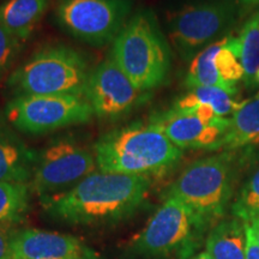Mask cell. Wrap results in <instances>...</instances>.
Returning a JSON list of instances; mask_svg holds the SVG:
<instances>
[{
  "instance_id": "obj_1",
  "label": "cell",
  "mask_w": 259,
  "mask_h": 259,
  "mask_svg": "<svg viewBox=\"0 0 259 259\" xmlns=\"http://www.w3.org/2000/svg\"><path fill=\"white\" fill-rule=\"evenodd\" d=\"M149 189V178L95 170L67 192L41 202L47 215L58 222L109 226L135 215Z\"/></svg>"
},
{
  "instance_id": "obj_2",
  "label": "cell",
  "mask_w": 259,
  "mask_h": 259,
  "mask_svg": "<svg viewBox=\"0 0 259 259\" xmlns=\"http://www.w3.org/2000/svg\"><path fill=\"white\" fill-rule=\"evenodd\" d=\"M93 151L99 170L149 179L166 176L184 157L183 149L151 122H134L102 135Z\"/></svg>"
},
{
  "instance_id": "obj_3",
  "label": "cell",
  "mask_w": 259,
  "mask_h": 259,
  "mask_svg": "<svg viewBox=\"0 0 259 259\" xmlns=\"http://www.w3.org/2000/svg\"><path fill=\"white\" fill-rule=\"evenodd\" d=\"M109 57L142 92L150 93L167 82L171 46L153 10L132 12L112 44Z\"/></svg>"
},
{
  "instance_id": "obj_4",
  "label": "cell",
  "mask_w": 259,
  "mask_h": 259,
  "mask_svg": "<svg viewBox=\"0 0 259 259\" xmlns=\"http://www.w3.org/2000/svg\"><path fill=\"white\" fill-rule=\"evenodd\" d=\"M88 58L76 48L53 44L40 48L8 78L16 96L76 95L84 97L90 72Z\"/></svg>"
},
{
  "instance_id": "obj_5",
  "label": "cell",
  "mask_w": 259,
  "mask_h": 259,
  "mask_svg": "<svg viewBox=\"0 0 259 259\" xmlns=\"http://www.w3.org/2000/svg\"><path fill=\"white\" fill-rule=\"evenodd\" d=\"M250 8L240 0H192L167 15V38L181 59L191 61L231 34Z\"/></svg>"
},
{
  "instance_id": "obj_6",
  "label": "cell",
  "mask_w": 259,
  "mask_h": 259,
  "mask_svg": "<svg viewBox=\"0 0 259 259\" xmlns=\"http://www.w3.org/2000/svg\"><path fill=\"white\" fill-rule=\"evenodd\" d=\"M236 157L233 151L193 161L169 186L167 196L176 197L209 225L227 211L234 192Z\"/></svg>"
},
{
  "instance_id": "obj_7",
  "label": "cell",
  "mask_w": 259,
  "mask_h": 259,
  "mask_svg": "<svg viewBox=\"0 0 259 259\" xmlns=\"http://www.w3.org/2000/svg\"><path fill=\"white\" fill-rule=\"evenodd\" d=\"M210 225L176 197L166 196L134 242L136 253L147 258L193 253Z\"/></svg>"
},
{
  "instance_id": "obj_8",
  "label": "cell",
  "mask_w": 259,
  "mask_h": 259,
  "mask_svg": "<svg viewBox=\"0 0 259 259\" xmlns=\"http://www.w3.org/2000/svg\"><path fill=\"white\" fill-rule=\"evenodd\" d=\"M134 10V0H57L54 21L77 41L92 47L112 45Z\"/></svg>"
},
{
  "instance_id": "obj_9",
  "label": "cell",
  "mask_w": 259,
  "mask_h": 259,
  "mask_svg": "<svg viewBox=\"0 0 259 259\" xmlns=\"http://www.w3.org/2000/svg\"><path fill=\"white\" fill-rule=\"evenodd\" d=\"M94 151L72 136H60L37 151L30 181L41 200L65 193L96 170Z\"/></svg>"
},
{
  "instance_id": "obj_10",
  "label": "cell",
  "mask_w": 259,
  "mask_h": 259,
  "mask_svg": "<svg viewBox=\"0 0 259 259\" xmlns=\"http://www.w3.org/2000/svg\"><path fill=\"white\" fill-rule=\"evenodd\" d=\"M5 114L16 130L29 136L87 124L94 116L88 101L76 95L16 96L6 105Z\"/></svg>"
},
{
  "instance_id": "obj_11",
  "label": "cell",
  "mask_w": 259,
  "mask_h": 259,
  "mask_svg": "<svg viewBox=\"0 0 259 259\" xmlns=\"http://www.w3.org/2000/svg\"><path fill=\"white\" fill-rule=\"evenodd\" d=\"M84 99L94 116L102 120H119L131 114L149 99V93L139 90L111 57L93 67Z\"/></svg>"
},
{
  "instance_id": "obj_12",
  "label": "cell",
  "mask_w": 259,
  "mask_h": 259,
  "mask_svg": "<svg viewBox=\"0 0 259 259\" xmlns=\"http://www.w3.org/2000/svg\"><path fill=\"white\" fill-rule=\"evenodd\" d=\"M168 138L183 149L215 151L225 145L229 118H222L208 106H197L189 111L168 109L149 119Z\"/></svg>"
},
{
  "instance_id": "obj_13",
  "label": "cell",
  "mask_w": 259,
  "mask_h": 259,
  "mask_svg": "<svg viewBox=\"0 0 259 259\" xmlns=\"http://www.w3.org/2000/svg\"><path fill=\"white\" fill-rule=\"evenodd\" d=\"M240 80H244V67L239 57L238 37L228 34L190 61L184 83L189 89L213 87L236 95Z\"/></svg>"
},
{
  "instance_id": "obj_14",
  "label": "cell",
  "mask_w": 259,
  "mask_h": 259,
  "mask_svg": "<svg viewBox=\"0 0 259 259\" xmlns=\"http://www.w3.org/2000/svg\"><path fill=\"white\" fill-rule=\"evenodd\" d=\"M12 259H95L72 235L23 229L11 234Z\"/></svg>"
},
{
  "instance_id": "obj_15",
  "label": "cell",
  "mask_w": 259,
  "mask_h": 259,
  "mask_svg": "<svg viewBox=\"0 0 259 259\" xmlns=\"http://www.w3.org/2000/svg\"><path fill=\"white\" fill-rule=\"evenodd\" d=\"M37 151L4 128L0 132V183L30 184Z\"/></svg>"
},
{
  "instance_id": "obj_16",
  "label": "cell",
  "mask_w": 259,
  "mask_h": 259,
  "mask_svg": "<svg viewBox=\"0 0 259 259\" xmlns=\"http://www.w3.org/2000/svg\"><path fill=\"white\" fill-rule=\"evenodd\" d=\"M50 5L51 0H6L0 4V27L19 44H24L31 37Z\"/></svg>"
},
{
  "instance_id": "obj_17",
  "label": "cell",
  "mask_w": 259,
  "mask_h": 259,
  "mask_svg": "<svg viewBox=\"0 0 259 259\" xmlns=\"http://www.w3.org/2000/svg\"><path fill=\"white\" fill-rule=\"evenodd\" d=\"M259 145V95L242 101L229 118L223 150Z\"/></svg>"
},
{
  "instance_id": "obj_18",
  "label": "cell",
  "mask_w": 259,
  "mask_h": 259,
  "mask_svg": "<svg viewBox=\"0 0 259 259\" xmlns=\"http://www.w3.org/2000/svg\"><path fill=\"white\" fill-rule=\"evenodd\" d=\"M205 248L213 259H246L244 222L235 218L219 222L210 231Z\"/></svg>"
},
{
  "instance_id": "obj_19",
  "label": "cell",
  "mask_w": 259,
  "mask_h": 259,
  "mask_svg": "<svg viewBox=\"0 0 259 259\" xmlns=\"http://www.w3.org/2000/svg\"><path fill=\"white\" fill-rule=\"evenodd\" d=\"M234 94L226 92L221 88L213 87H198L189 89L185 95L174 101L171 109L176 111H189L197 106L211 107L213 112L222 118H229L241 102L234 99Z\"/></svg>"
},
{
  "instance_id": "obj_20",
  "label": "cell",
  "mask_w": 259,
  "mask_h": 259,
  "mask_svg": "<svg viewBox=\"0 0 259 259\" xmlns=\"http://www.w3.org/2000/svg\"><path fill=\"white\" fill-rule=\"evenodd\" d=\"M236 37L239 57L244 67V83L251 88L257 83L255 77L259 71V9L245 19Z\"/></svg>"
},
{
  "instance_id": "obj_21",
  "label": "cell",
  "mask_w": 259,
  "mask_h": 259,
  "mask_svg": "<svg viewBox=\"0 0 259 259\" xmlns=\"http://www.w3.org/2000/svg\"><path fill=\"white\" fill-rule=\"evenodd\" d=\"M31 193L30 184L0 183V225L22 221L30 208Z\"/></svg>"
},
{
  "instance_id": "obj_22",
  "label": "cell",
  "mask_w": 259,
  "mask_h": 259,
  "mask_svg": "<svg viewBox=\"0 0 259 259\" xmlns=\"http://www.w3.org/2000/svg\"><path fill=\"white\" fill-rule=\"evenodd\" d=\"M232 213L242 222H251L259 215V169L241 187L232 204Z\"/></svg>"
},
{
  "instance_id": "obj_23",
  "label": "cell",
  "mask_w": 259,
  "mask_h": 259,
  "mask_svg": "<svg viewBox=\"0 0 259 259\" xmlns=\"http://www.w3.org/2000/svg\"><path fill=\"white\" fill-rule=\"evenodd\" d=\"M21 45L4 28L0 27V78L14 65L21 50Z\"/></svg>"
},
{
  "instance_id": "obj_24",
  "label": "cell",
  "mask_w": 259,
  "mask_h": 259,
  "mask_svg": "<svg viewBox=\"0 0 259 259\" xmlns=\"http://www.w3.org/2000/svg\"><path fill=\"white\" fill-rule=\"evenodd\" d=\"M246 235V259H259V244L248 222H244Z\"/></svg>"
},
{
  "instance_id": "obj_25",
  "label": "cell",
  "mask_w": 259,
  "mask_h": 259,
  "mask_svg": "<svg viewBox=\"0 0 259 259\" xmlns=\"http://www.w3.org/2000/svg\"><path fill=\"white\" fill-rule=\"evenodd\" d=\"M11 234L8 226L0 225V259H12Z\"/></svg>"
},
{
  "instance_id": "obj_26",
  "label": "cell",
  "mask_w": 259,
  "mask_h": 259,
  "mask_svg": "<svg viewBox=\"0 0 259 259\" xmlns=\"http://www.w3.org/2000/svg\"><path fill=\"white\" fill-rule=\"evenodd\" d=\"M248 223H250L252 232H253V234H254L255 240H257V242L259 244V215L255 216V218Z\"/></svg>"
},
{
  "instance_id": "obj_27",
  "label": "cell",
  "mask_w": 259,
  "mask_h": 259,
  "mask_svg": "<svg viewBox=\"0 0 259 259\" xmlns=\"http://www.w3.org/2000/svg\"><path fill=\"white\" fill-rule=\"evenodd\" d=\"M191 259H213V258L208 253V252L204 251V252H200V253H198V254H196Z\"/></svg>"
},
{
  "instance_id": "obj_28",
  "label": "cell",
  "mask_w": 259,
  "mask_h": 259,
  "mask_svg": "<svg viewBox=\"0 0 259 259\" xmlns=\"http://www.w3.org/2000/svg\"><path fill=\"white\" fill-rule=\"evenodd\" d=\"M240 2H242V3H244V4L248 5V6L259 5V0H240Z\"/></svg>"
},
{
  "instance_id": "obj_29",
  "label": "cell",
  "mask_w": 259,
  "mask_h": 259,
  "mask_svg": "<svg viewBox=\"0 0 259 259\" xmlns=\"http://www.w3.org/2000/svg\"><path fill=\"white\" fill-rule=\"evenodd\" d=\"M5 127H4V126H3V122H2V119H0V132H2L3 131V130H4Z\"/></svg>"
},
{
  "instance_id": "obj_30",
  "label": "cell",
  "mask_w": 259,
  "mask_h": 259,
  "mask_svg": "<svg viewBox=\"0 0 259 259\" xmlns=\"http://www.w3.org/2000/svg\"><path fill=\"white\" fill-rule=\"evenodd\" d=\"M255 80H257V83L259 84V71H258V73H257V77H255Z\"/></svg>"
}]
</instances>
